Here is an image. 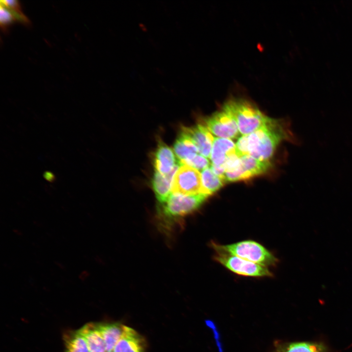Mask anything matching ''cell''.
Returning <instances> with one entry per match:
<instances>
[{
	"mask_svg": "<svg viewBox=\"0 0 352 352\" xmlns=\"http://www.w3.org/2000/svg\"><path fill=\"white\" fill-rule=\"evenodd\" d=\"M181 163H179L169 173L163 175L155 171L152 179V186L155 197L162 204L166 202L172 194L174 176Z\"/></svg>",
	"mask_w": 352,
	"mask_h": 352,
	"instance_id": "30bf717a",
	"label": "cell"
},
{
	"mask_svg": "<svg viewBox=\"0 0 352 352\" xmlns=\"http://www.w3.org/2000/svg\"><path fill=\"white\" fill-rule=\"evenodd\" d=\"M79 330L87 342L89 352H106L103 337L97 324H87Z\"/></svg>",
	"mask_w": 352,
	"mask_h": 352,
	"instance_id": "4fadbf2b",
	"label": "cell"
},
{
	"mask_svg": "<svg viewBox=\"0 0 352 352\" xmlns=\"http://www.w3.org/2000/svg\"><path fill=\"white\" fill-rule=\"evenodd\" d=\"M274 352H325V349L320 344L300 342L278 343Z\"/></svg>",
	"mask_w": 352,
	"mask_h": 352,
	"instance_id": "e0dca14e",
	"label": "cell"
},
{
	"mask_svg": "<svg viewBox=\"0 0 352 352\" xmlns=\"http://www.w3.org/2000/svg\"><path fill=\"white\" fill-rule=\"evenodd\" d=\"M215 259L226 268L238 275L255 277L273 276L267 267L233 255L217 252Z\"/></svg>",
	"mask_w": 352,
	"mask_h": 352,
	"instance_id": "5b68a950",
	"label": "cell"
},
{
	"mask_svg": "<svg viewBox=\"0 0 352 352\" xmlns=\"http://www.w3.org/2000/svg\"><path fill=\"white\" fill-rule=\"evenodd\" d=\"M106 352H107V351H106Z\"/></svg>",
	"mask_w": 352,
	"mask_h": 352,
	"instance_id": "484cf974",
	"label": "cell"
},
{
	"mask_svg": "<svg viewBox=\"0 0 352 352\" xmlns=\"http://www.w3.org/2000/svg\"><path fill=\"white\" fill-rule=\"evenodd\" d=\"M181 132L191 139L200 154L210 158L215 137L205 125L198 124L190 128L183 127Z\"/></svg>",
	"mask_w": 352,
	"mask_h": 352,
	"instance_id": "ba28073f",
	"label": "cell"
},
{
	"mask_svg": "<svg viewBox=\"0 0 352 352\" xmlns=\"http://www.w3.org/2000/svg\"><path fill=\"white\" fill-rule=\"evenodd\" d=\"M15 15L3 4L0 7V23L1 26L5 27L11 23L15 20Z\"/></svg>",
	"mask_w": 352,
	"mask_h": 352,
	"instance_id": "44dd1931",
	"label": "cell"
},
{
	"mask_svg": "<svg viewBox=\"0 0 352 352\" xmlns=\"http://www.w3.org/2000/svg\"><path fill=\"white\" fill-rule=\"evenodd\" d=\"M213 172V173L218 176L222 179L224 182L225 181V170L224 166L222 165H217L211 164L210 166Z\"/></svg>",
	"mask_w": 352,
	"mask_h": 352,
	"instance_id": "cb8c5ba5",
	"label": "cell"
},
{
	"mask_svg": "<svg viewBox=\"0 0 352 352\" xmlns=\"http://www.w3.org/2000/svg\"><path fill=\"white\" fill-rule=\"evenodd\" d=\"M212 244L217 252L233 255L266 267L275 266L278 263V259L272 253L254 241H243L226 245Z\"/></svg>",
	"mask_w": 352,
	"mask_h": 352,
	"instance_id": "3957f363",
	"label": "cell"
},
{
	"mask_svg": "<svg viewBox=\"0 0 352 352\" xmlns=\"http://www.w3.org/2000/svg\"><path fill=\"white\" fill-rule=\"evenodd\" d=\"M154 156L155 171L163 175L170 173L179 163L172 150L161 141L159 142Z\"/></svg>",
	"mask_w": 352,
	"mask_h": 352,
	"instance_id": "8fae6325",
	"label": "cell"
},
{
	"mask_svg": "<svg viewBox=\"0 0 352 352\" xmlns=\"http://www.w3.org/2000/svg\"><path fill=\"white\" fill-rule=\"evenodd\" d=\"M65 352H89L87 342L79 330L66 340Z\"/></svg>",
	"mask_w": 352,
	"mask_h": 352,
	"instance_id": "d6986e66",
	"label": "cell"
},
{
	"mask_svg": "<svg viewBox=\"0 0 352 352\" xmlns=\"http://www.w3.org/2000/svg\"><path fill=\"white\" fill-rule=\"evenodd\" d=\"M222 109L236 121L240 133L247 135L264 125L270 118L266 116L250 101L242 98H232Z\"/></svg>",
	"mask_w": 352,
	"mask_h": 352,
	"instance_id": "7a4b0ae2",
	"label": "cell"
},
{
	"mask_svg": "<svg viewBox=\"0 0 352 352\" xmlns=\"http://www.w3.org/2000/svg\"><path fill=\"white\" fill-rule=\"evenodd\" d=\"M235 152V144L231 139L215 137L210 156L211 164L222 165L227 156Z\"/></svg>",
	"mask_w": 352,
	"mask_h": 352,
	"instance_id": "7c38bea8",
	"label": "cell"
},
{
	"mask_svg": "<svg viewBox=\"0 0 352 352\" xmlns=\"http://www.w3.org/2000/svg\"><path fill=\"white\" fill-rule=\"evenodd\" d=\"M240 158L241 165L246 179L265 173L271 166L269 160L261 161L249 155H243Z\"/></svg>",
	"mask_w": 352,
	"mask_h": 352,
	"instance_id": "9a60e30c",
	"label": "cell"
},
{
	"mask_svg": "<svg viewBox=\"0 0 352 352\" xmlns=\"http://www.w3.org/2000/svg\"><path fill=\"white\" fill-rule=\"evenodd\" d=\"M144 338L134 329L125 326L123 333L112 352H144Z\"/></svg>",
	"mask_w": 352,
	"mask_h": 352,
	"instance_id": "9c48e42d",
	"label": "cell"
},
{
	"mask_svg": "<svg viewBox=\"0 0 352 352\" xmlns=\"http://www.w3.org/2000/svg\"><path fill=\"white\" fill-rule=\"evenodd\" d=\"M200 173L202 193L210 196L222 187L225 182L213 173L210 167L203 170Z\"/></svg>",
	"mask_w": 352,
	"mask_h": 352,
	"instance_id": "ac0fdd59",
	"label": "cell"
},
{
	"mask_svg": "<svg viewBox=\"0 0 352 352\" xmlns=\"http://www.w3.org/2000/svg\"><path fill=\"white\" fill-rule=\"evenodd\" d=\"M44 176L46 179V180L50 182H52L55 179V176L54 175L50 172H45L44 174Z\"/></svg>",
	"mask_w": 352,
	"mask_h": 352,
	"instance_id": "d4e9b609",
	"label": "cell"
},
{
	"mask_svg": "<svg viewBox=\"0 0 352 352\" xmlns=\"http://www.w3.org/2000/svg\"><path fill=\"white\" fill-rule=\"evenodd\" d=\"M288 126L281 120L270 118L264 125L246 135L248 155L261 161H268L282 141H297Z\"/></svg>",
	"mask_w": 352,
	"mask_h": 352,
	"instance_id": "6da1fadb",
	"label": "cell"
},
{
	"mask_svg": "<svg viewBox=\"0 0 352 352\" xmlns=\"http://www.w3.org/2000/svg\"><path fill=\"white\" fill-rule=\"evenodd\" d=\"M180 163L188 165L201 172L209 167L210 165V163L207 158L200 154H197L192 158Z\"/></svg>",
	"mask_w": 352,
	"mask_h": 352,
	"instance_id": "ffe728a7",
	"label": "cell"
},
{
	"mask_svg": "<svg viewBox=\"0 0 352 352\" xmlns=\"http://www.w3.org/2000/svg\"><path fill=\"white\" fill-rule=\"evenodd\" d=\"M209 196L202 193L189 195L172 193L161 204L159 216L167 221L183 218L198 209Z\"/></svg>",
	"mask_w": 352,
	"mask_h": 352,
	"instance_id": "277c9868",
	"label": "cell"
},
{
	"mask_svg": "<svg viewBox=\"0 0 352 352\" xmlns=\"http://www.w3.org/2000/svg\"><path fill=\"white\" fill-rule=\"evenodd\" d=\"M201 192V173L188 165L181 164L173 178L172 193L189 195Z\"/></svg>",
	"mask_w": 352,
	"mask_h": 352,
	"instance_id": "8992f818",
	"label": "cell"
},
{
	"mask_svg": "<svg viewBox=\"0 0 352 352\" xmlns=\"http://www.w3.org/2000/svg\"><path fill=\"white\" fill-rule=\"evenodd\" d=\"M97 325L103 337L106 351L112 352L123 333L125 325L119 323L98 324Z\"/></svg>",
	"mask_w": 352,
	"mask_h": 352,
	"instance_id": "5bb4252c",
	"label": "cell"
},
{
	"mask_svg": "<svg viewBox=\"0 0 352 352\" xmlns=\"http://www.w3.org/2000/svg\"><path fill=\"white\" fill-rule=\"evenodd\" d=\"M174 151L180 162L192 158L198 153L191 139L182 132L174 144Z\"/></svg>",
	"mask_w": 352,
	"mask_h": 352,
	"instance_id": "2e32d148",
	"label": "cell"
},
{
	"mask_svg": "<svg viewBox=\"0 0 352 352\" xmlns=\"http://www.w3.org/2000/svg\"><path fill=\"white\" fill-rule=\"evenodd\" d=\"M236 154L240 157L248 155L246 135H242L239 138L235 144Z\"/></svg>",
	"mask_w": 352,
	"mask_h": 352,
	"instance_id": "7402d4cb",
	"label": "cell"
},
{
	"mask_svg": "<svg viewBox=\"0 0 352 352\" xmlns=\"http://www.w3.org/2000/svg\"><path fill=\"white\" fill-rule=\"evenodd\" d=\"M1 4L6 6L11 11L15 13V14L19 17L20 19H22V20L26 21L25 17L23 16L21 10L20 4L17 0H1Z\"/></svg>",
	"mask_w": 352,
	"mask_h": 352,
	"instance_id": "603a6c76",
	"label": "cell"
},
{
	"mask_svg": "<svg viewBox=\"0 0 352 352\" xmlns=\"http://www.w3.org/2000/svg\"><path fill=\"white\" fill-rule=\"evenodd\" d=\"M204 123L208 130L217 137L234 139L240 132L235 120L223 109L206 118Z\"/></svg>",
	"mask_w": 352,
	"mask_h": 352,
	"instance_id": "52a82bcc",
	"label": "cell"
}]
</instances>
